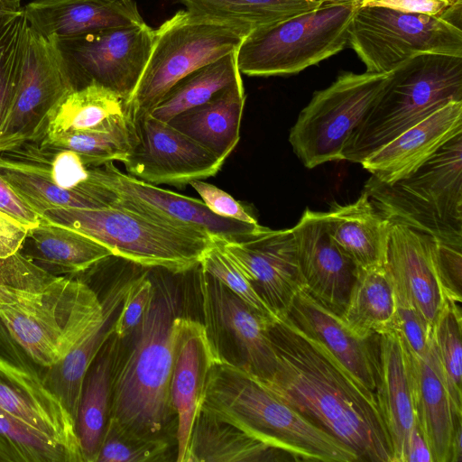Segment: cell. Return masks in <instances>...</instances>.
<instances>
[{"mask_svg": "<svg viewBox=\"0 0 462 462\" xmlns=\"http://www.w3.org/2000/svg\"><path fill=\"white\" fill-rule=\"evenodd\" d=\"M270 334L276 366L272 375L258 379L354 450L359 462H393L390 438L375 395L286 317L271 326Z\"/></svg>", "mask_w": 462, "mask_h": 462, "instance_id": "6da1fadb", "label": "cell"}, {"mask_svg": "<svg viewBox=\"0 0 462 462\" xmlns=\"http://www.w3.org/2000/svg\"><path fill=\"white\" fill-rule=\"evenodd\" d=\"M201 411L294 460L359 462L349 447L221 356L208 373Z\"/></svg>", "mask_w": 462, "mask_h": 462, "instance_id": "7a4b0ae2", "label": "cell"}, {"mask_svg": "<svg viewBox=\"0 0 462 462\" xmlns=\"http://www.w3.org/2000/svg\"><path fill=\"white\" fill-rule=\"evenodd\" d=\"M177 302L166 286L154 295L128 355L115 361L109 417L146 435H158L175 413L171 382L176 355Z\"/></svg>", "mask_w": 462, "mask_h": 462, "instance_id": "3957f363", "label": "cell"}, {"mask_svg": "<svg viewBox=\"0 0 462 462\" xmlns=\"http://www.w3.org/2000/svg\"><path fill=\"white\" fill-rule=\"evenodd\" d=\"M103 316L102 300L79 278L58 275L36 289L0 284V319L41 374L60 364Z\"/></svg>", "mask_w": 462, "mask_h": 462, "instance_id": "277c9868", "label": "cell"}, {"mask_svg": "<svg viewBox=\"0 0 462 462\" xmlns=\"http://www.w3.org/2000/svg\"><path fill=\"white\" fill-rule=\"evenodd\" d=\"M452 101H462V57L422 52L391 71L380 96L349 136L343 160L361 163Z\"/></svg>", "mask_w": 462, "mask_h": 462, "instance_id": "5b68a950", "label": "cell"}, {"mask_svg": "<svg viewBox=\"0 0 462 462\" xmlns=\"http://www.w3.org/2000/svg\"><path fill=\"white\" fill-rule=\"evenodd\" d=\"M42 218L95 239L116 256L176 274L193 269L213 244V236L202 229L171 225L116 204L53 208Z\"/></svg>", "mask_w": 462, "mask_h": 462, "instance_id": "8992f818", "label": "cell"}, {"mask_svg": "<svg viewBox=\"0 0 462 462\" xmlns=\"http://www.w3.org/2000/svg\"><path fill=\"white\" fill-rule=\"evenodd\" d=\"M364 190L383 217L462 245V133L408 177L385 184L371 176Z\"/></svg>", "mask_w": 462, "mask_h": 462, "instance_id": "52a82bcc", "label": "cell"}, {"mask_svg": "<svg viewBox=\"0 0 462 462\" xmlns=\"http://www.w3.org/2000/svg\"><path fill=\"white\" fill-rule=\"evenodd\" d=\"M357 3L320 5L280 23L250 32L236 51L241 74H296L341 51Z\"/></svg>", "mask_w": 462, "mask_h": 462, "instance_id": "ba28073f", "label": "cell"}, {"mask_svg": "<svg viewBox=\"0 0 462 462\" xmlns=\"http://www.w3.org/2000/svg\"><path fill=\"white\" fill-rule=\"evenodd\" d=\"M247 35L241 29L189 10L157 29L139 83L126 104L134 122L151 113L168 90L193 70L236 51Z\"/></svg>", "mask_w": 462, "mask_h": 462, "instance_id": "9c48e42d", "label": "cell"}, {"mask_svg": "<svg viewBox=\"0 0 462 462\" xmlns=\"http://www.w3.org/2000/svg\"><path fill=\"white\" fill-rule=\"evenodd\" d=\"M390 76L391 72H342L330 86L313 94L289 134L292 150L305 167L343 160L349 136Z\"/></svg>", "mask_w": 462, "mask_h": 462, "instance_id": "30bf717a", "label": "cell"}, {"mask_svg": "<svg viewBox=\"0 0 462 462\" xmlns=\"http://www.w3.org/2000/svg\"><path fill=\"white\" fill-rule=\"evenodd\" d=\"M348 45L367 72L389 73L422 52L462 57V27L427 14L383 6H359Z\"/></svg>", "mask_w": 462, "mask_h": 462, "instance_id": "8fae6325", "label": "cell"}, {"mask_svg": "<svg viewBox=\"0 0 462 462\" xmlns=\"http://www.w3.org/2000/svg\"><path fill=\"white\" fill-rule=\"evenodd\" d=\"M153 39L154 29L144 22L55 41L76 88L96 82L127 104L143 72Z\"/></svg>", "mask_w": 462, "mask_h": 462, "instance_id": "7c38bea8", "label": "cell"}, {"mask_svg": "<svg viewBox=\"0 0 462 462\" xmlns=\"http://www.w3.org/2000/svg\"><path fill=\"white\" fill-rule=\"evenodd\" d=\"M74 89L55 38L46 37L29 25L22 74L0 128V152L39 141L51 110Z\"/></svg>", "mask_w": 462, "mask_h": 462, "instance_id": "4fadbf2b", "label": "cell"}, {"mask_svg": "<svg viewBox=\"0 0 462 462\" xmlns=\"http://www.w3.org/2000/svg\"><path fill=\"white\" fill-rule=\"evenodd\" d=\"M91 181L104 189L109 205L116 204L171 225L202 229L212 236L239 240L260 226L217 216L203 200L125 174L114 162L93 165Z\"/></svg>", "mask_w": 462, "mask_h": 462, "instance_id": "5bb4252c", "label": "cell"}, {"mask_svg": "<svg viewBox=\"0 0 462 462\" xmlns=\"http://www.w3.org/2000/svg\"><path fill=\"white\" fill-rule=\"evenodd\" d=\"M138 141L121 162L129 175L154 185L182 187L215 176L224 160L150 114L134 122Z\"/></svg>", "mask_w": 462, "mask_h": 462, "instance_id": "9a60e30c", "label": "cell"}, {"mask_svg": "<svg viewBox=\"0 0 462 462\" xmlns=\"http://www.w3.org/2000/svg\"><path fill=\"white\" fill-rule=\"evenodd\" d=\"M215 237L276 316L286 317L297 293L305 289L291 229L259 226L239 240Z\"/></svg>", "mask_w": 462, "mask_h": 462, "instance_id": "2e32d148", "label": "cell"}, {"mask_svg": "<svg viewBox=\"0 0 462 462\" xmlns=\"http://www.w3.org/2000/svg\"><path fill=\"white\" fill-rule=\"evenodd\" d=\"M0 409L65 448L76 462H84L74 419L33 364L0 355Z\"/></svg>", "mask_w": 462, "mask_h": 462, "instance_id": "e0dca14e", "label": "cell"}, {"mask_svg": "<svg viewBox=\"0 0 462 462\" xmlns=\"http://www.w3.org/2000/svg\"><path fill=\"white\" fill-rule=\"evenodd\" d=\"M291 229L305 291L341 315L357 267L331 237L323 212L306 208Z\"/></svg>", "mask_w": 462, "mask_h": 462, "instance_id": "ac0fdd59", "label": "cell"}, {"mask_svg": "<svg viewBox=\"0 0 462 462\" xmlns=\"http://www.w3.org/2000/svg\"><path fill=\"white\" fill-rule=\"evenodd\" d=\"M220 356L206 326L183 317L177 319L176 355L171 396L177 416V458L188 462L189 441L206 393L208 373Z\"/></svg>", "mask_w": 462, "mask_h": 462, "instance_id": "d6986e66", "label": "cell"}, {"mask_svg": "<svg viewBox=\"0 0 462 462\" xmlns=\"http://www.w3.org/2000/svg\"><path fill=\"white\" fill-rule=\"evenodd\" d=\"M286 318L301 332L320 343L366 390L375 395L378 383L379 335L362 336L336 314L300 290Z\"/></svg>", "mask_w": 462, "mask_h": 462, "instance_id": "ffe728a7", "label": "cell"}, {"mask_svg": "<svg viewBox=\"0 0 462 462\" xmlns=\"http://www.w3.org/2000/svg\"><path fill=\"white\" fill-rule=\"evenodd\" d=\"M433 243L430 236L392 222L385 263L395 293L411 303L430 326L446 299L435 266Z\"/></svg>", "mask_w": 462, "mask_h": 462, "instance_id": "44dd1931", "label": "cell"}, {"mask_svg": "<svg viewBox=\"0 0 462 462\" xmlns=\"http://www.w3.org/2000/svg\"><path fill=\"white\" fill-rule=\"evenodd\" d=\"M462 133V101H452L365 158L362 166L392 184L412 174L450 139Z\"/></svg>", "mask_w": 462, "mask_h": 462, "instance_id": "7402d4cb", "label": "cell"}, {"mask_svg": "<svg viewBox=\"0 0 462 462\" xmlns=\"http://www.w3.org/2000/svg\"><path fill=\"white\" fill-rule=\"evenodd\" d=\"M204 305L234 339L243 360L239 365L260 379L272 375L276 354L270 334L273 324L213 276L198 267Z\"/></svg>", "mask_w": 462, "mask_h": 462, "instance_id": "603a6c76", "label": "cell"}, {"mask_svg": "<svg viewBox=\"0 0 462 462\" xmlns=\"http://www.w3.org/2000/svg\"><path fill=\"white\" fill-rule=\"evenodd\" d=\"M23 11L33 30L55 38L144 23L134 0H33Z\"/></svg>", "mask_w": 462, "mask_h": 462, "instance_id": "cb8c5ba5", "label": "cell"}, {"mask_svg": "<svg viewBox=\"0 0 462 462\" xmlns=\"http://www.w3.org/2000/svg\"><path fill=\"white\" fill-rule=\"evenodd\" d=\"M379 359L375 399L390 438L393 462H404L416 416L409 349L397 330L379 335Z\"/></svg>", "mask_w": 462, "mask_h": 462, "instance_id": "d4e9b609", "label": "cell"}, {"mask_svg": "<svg viewBox=\"0 0 462 462\" xmlns=\"http://www.w3.org/2000/svg\"><path fill=\"white\" fill-rule=\"evenodd\" d=\"M409 355L417 424L433 462H451L455 423L462 414L455 410L432 340L425 357Z\"/></svg>", "mask_w": 462, "mask_h": 462, "instance_id": "484cf974", "label": "cell"}, {"mask_svg": "<svg viewBox=\"0 0 462 462\" xmlns=\"http://www.w3.org/2000/svg\"><path fill=\"white\" fill-rule=\"evenodd\" d=\"M323 213L331 237L357 269L385 265L392 221L376 211L365 190L356 201L333 203Z\"/></svg>", "mask_w": 462, "mask_h": 462, "instance_id": "4316f807", "label": "cell"}, {"mask_svg": "<svg viewBox=\"0 0 462 462\" xmlns=\"http://www.w3.org/2000/svg\"><path fill=\"white\" fill-rule=\"evenodd\" d=\"M122 273L102 300L104 316L101 321L60 364L42 374L46 386L63 402L75 422L85 374L114 334V323L132 278V273Z\"/></svg>", "mask_w": 462, "mask_h": 462, "instance_id": "83f0119b", "label": "cell"}, {"mask_svg": "<svg viewBox=\"0 0 462 462\" xmlns=\"http://www.w3.org/2000/svg\"><path fill=\"white\" fill-rule=\"evenodd\" d=\"M245 102L240 79L206 103L177 115L167 123L226 161L240 139Z\"/></svg>", "mask_w": 462, "mask_h": 462, "instance_id": "f1b7e54d", "label": "cell"}, {"mask_svg": "<svg viewBox=\"0 0 462 462\" xmlns=\"http://www.w3.org/2000/svg\"><path fill=\"white\" fill-rule=\"evenodd\" d=\"M19 252L44 271L66 276L87 272L114 255L95 239L43 218L29 231Z\"/></svg>", "mask_w": 462, "mask_h": 462, "instance_id": "f546056e", "label": "cell"}, {"mask_svg": "<svg viewBox=\"0 0 462 462\" xmlns=\"http://www.w3.org/2000/svg\"><path fill=\"white\" fill-rule=\"evenodd\" d=\"M116 340L106 342L83 380L76 428L84 462H97L109 419Z\"/></svg>", "mask_w": 462, "mask_h": 462, "instance_id": "4dcf8cb0", "label": "cell"}, {"mask_svg": "<svg viewBox=\"0 0 462 462\" xmlns=\"http://www.w3.org/2000/svg\"><path fill=\"white\" fill-rule=\"evenodd\" d=\"M340 317L362 336L397 329L396 293L385 265L357 269Z\"/></svg>", "mask_w": 462, "mask_h": 462, "instance_id": "1f68e13d", "label": "cell"}, {"mask_svg": "<svg viewBox=\"0 0 462 462\" xmlns=\"http://www.w3.org/2000/svg\"><path fill=\"white\" fill-rule=\"evenodd\" d=\"M282 453L285 452L200 411L190 435L188 462L273 461Z\"/></svg>", "mask_w": 462, "mask_h": 462, "instance_id": "d6a6232c", "label": "cell"}, {"mask_svg": "<svg viewBox=\"0 0 462 462\" xmlns=\"http://www.w3.org/2000/svg\"><path fill=\"white\" fill-rule=\"evenodd\" d=\"M125 114L126 102L122 97L102 85L90 82L70 91L55 105L48 115L42 138L98 129L114 117Z\"/></svg>", "mask_w": 462, "mask_h": 462, "instance_id": "836d02e7", "label": "cell"}, {"mask_svg": "<svg viewBox=\"0 0 462 462\" xmlns=\"http://www.w3.org/2000/svg\"><path fill=\"white\" fill-rule=\"evenodd\" d=\"M187 10L236 26L247 34L311 11L322 0H180Z\"/></svg>", "mask_w": 462, "mask_h": 462, "instance_id": "e575fe53", "label": "cell"}, {"mask_svg": "<svg viewBox=\"0 0 462 462\" xmlns=\"http://www.w3.org/2000/svg\"><path fill=\"white\" fill-rule=\"evenodd\" d=\"M242 79L236 51L202 66L176 82L150 115L169 122L177 115L208 101L214 95Z\"/></svg>", "mask_w": 462, "mask_h": 462, "instance_id": "d590c367", "label": "cell"}, {"mask_svg": "<svg viewBox=\"0 0 462 462\" xmlns=\"http://www.w3.org/2000/svg\"><path fill=\"white\" fill-rule=\"evenodd\" d=\"M138 141L135 124L128 114L117 116L103 127L44 136L42 144L80 154L88 163L122 162Z\"/></svg>", "mask_w": 462, "mask_h": 462, "instance_id": "8d00e7d4", "label": "cell"}, {"mask_svg": "<svg viewBox=\"0 0 462 462\" xmlns=\"http://www.w3.org/2000/svg\"><path fill=\"white\" fill-rule=\"evenodd\" d=\"M0 462H76L36 429L0 409Z\"/></svg>", "mask_w": 462, "mask_h": 462, "instance_id": "74e56055", "label": "cell"}, {"mask_svg": "<svg viewBox=\"0 0 462 462\" xmlns=\"http://www.w3.org/2000/svg\"><path fill=\"white\" fill-rule=\"evenodd\" d=\"M462 314L458 302L446 298L432 324V342L457 413L462 414Z\"/></svg>", "mask_w": 462, "mask_h": 462, "instance_id": "f35d334b", "label": "cell"}, {"mask_svg": "<svg viewBox=\"0 0 462 462\" xmlns=\"http://www.w3.org/2000/svg\"><path fill=\"white\" fill-rule=\"evenodd\" d=\"M28 27L23 6L0 16V128L22 74Z\"/></svg>", "mask_w": 462, "mask_h": 462, "instance_id": "ab89813d", "label": "cell"}, {"mask_svg": "<svg viewBox=\"0 0 462 462\" xmlns=\"http://www.w3.org/2000/svg\"><path fill=\"white\" fill-rule=\"evenodd\" d=\"M168 448L158 435L139 433L109 417L97 462L162 461Z\"/></svg>", "mask_w": 462, "mask_h": 462, "instance_id": "60d3db41", "label": "cell"}, {"mask_svg": "<svg viewBox=\"0 0 462 462\" xmlns=\"http://www.w3.org/2000/svg\"><path fill=\"white\" fill-rule=\"evenodd\" d=\"M201 268L213 276L252 310L272 323L280 319L260 296L238 265L213 236V244L200 260Z\"/></svg>", "mask_w": 462, "mask_h": 462, "instance_id": "b9f144b4", "label": "cell"}, {"mask_svg": "<svg viewBox=\"0 0 462 462\" xmlns=\"http://www.w3.org/2000/svg\"><path fill=\"white\" fill-rule=\"evenodd\" d=\"M42 217L0 175V258L20 251Z\"/></svg>", "mask_w": 462, "mask_h": 462, "instance_id": "7bdbcfd3", "label": "cell"}, {"mask_svg": "<svg viewBox=\"0 0 462 462\" xmlns=\"http://www.w3.org/2000/svg\"><path fill=\"white\" fill-rule=\"evenodd\" d=\"M150 267L132 278L114 323V336L123 339L134 332L154 295L155 286L149 276Z\"/></svg>", "mask_w": 462, "mask_h": 462, "instance_id": "ee69618b", "label": "cell"}, {"mask_svg": "<svg viewBox=\"0 0 462 462\" xmlns=\"http://www.w3.org/2000/svg\"><path fill=\"white\" fill-rule=\"evenodd\" d=\"M397 331L411 353L425 357L430 349L432 334L430 326L418 310L408 300L396 294Z\"/></svg>", "mask_w": 462, "mask_h": 462, "instance_id": "f6af8a7d", "label": "cell"}, {"mask_svg": "<svg viewBox=\"0 0 462 462\" xmlns=\"http://www.w3.org/2000/svg\"><path fill=\"white\" fill-rule=\"evenodd\" d=\"M57 276L44 271L20 252L0 258V284L36 289L48 284Z\"/></svg>", "mask_w": 462, "mask_h": 462, "instance_id": "bcb514c9", "label": "cell"}, {"mask_svg": "<svg viewBox=\"0 0 462 462\" xmlns=\"http://www.w3.org/2000/svg\"><path fill=\"white\" fill-rule=\"evenodd\" d=\"M461 249L462 245L442 243L434 239L435 266L446 298L458 303L461 302Z\"/></svg>", "mask_w": 462, "mask_h": 462, "instance_id": "7dc6e473", "label": "cell"}, {"mask_svg": "<svg viewBox=\"0 0 462 462\" xmlns=\"http://www.w3.org/2000/svg\"><path fill=\"white\" fill-rule=\"evenodd\" d=\"M360 6H383L427 14L462 27V0H364Z\"/></svg>", "mask_w": 462, "mask_h": 462, "instance_id": "c3c4849f", "label": "cell"}, {"mask_svg": "<svg viewBox=\"0 0 462 462\" xmlns=\"http://www.w3.org/2000/svg\"><path fill=\"white\" fill-rule=\"evenodd\" d=\"M189 184L216 215L245 223L258 224L256 218L240 202L223 189L203 180H193Z\"/></svg>", "mask_w": 462, "mask_h": 462, "instance_id": "681fc988", "label": "cell"}, {"mask_svg": "<svg viewBox=\"0 0 462 462\" xmlns=\"http://www.w3.org/2000/svg\"><path fill=\"white\" fill-rule=\"evenodd\" d=\"M404 462H433L429 445L417 421L408 438Z\"/></svg>", "mask_w": 462, "mask_h": 462, "instance_id": "f907efd6", "label": "cell"}, {"mask_svg": "<svg viewBox=\"0 0 462 462\" xmlns=\"http://www.w3.org/2000/svg\"><path fill=\"white\" fill-rule=\"evenodd\" d=\"M462 417H458L455 423L454 434L452 438V457L451 462H460L462 460Z\"/></svg>", "mask_w": 462, "mask_h": 462, "instance_id": "816d5d0a", "label": "cell"}, {"mask_svg": "<svg viewBox=\"0 0 462 462\" xmlns=\"http://www.w3.org/2000/svg\"><path fill=\"white\" fill-rule=\"evenodd\" d=\"M22 0H0V6L10 10H19L22 8Z\"/></svg>", "mask_w": 462, "mask_h": 462, "instance_id": "f5cc1de1", "label": "cell"}, {"mask_svg": "<svg viewBox=\"0 0 462 462\" xmlns=\"http://www.w3.org/2000/svg\"><path fill=\"white\" fill-rule=\"evenodd\" d=\"M364 0H322V5L344 4V3H357L361 5Z\"/></svg>", "mask_w": 462, "mask_h": 462, "instance_id": "db71d44e", "label": "cell"}, {"mask_svg": "<svg viewBox=\"0 0 462 462\" xmlns=\"http://www.w3.org/2000/svg\"><path fill=\"white\" fill-rule=\"evenodd\" d=\"M8 11H14V10H10V9L5 8V7H3V6H0V16H1L3 14H5V13H6V12H8ZM15 11H16V10H15Z\"/></svg>", "mask_w": 462, "mask_h": 462, "instance_id": "11a10c76", "label": "cell"}, {"mask_svg": "<svg viewBox=\"0 0 462 462\" xmlns=\"http://www.w3.org/2000/svg\"></svg>", "mask_w": 462, "mask_h": 462, "instance_id": "9f6ffc18", "label": "cell"}]
</instances>
